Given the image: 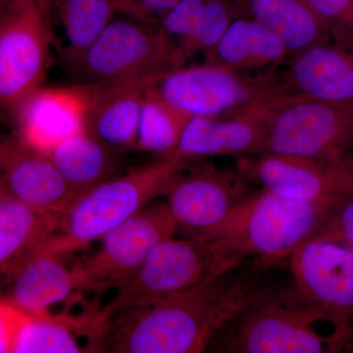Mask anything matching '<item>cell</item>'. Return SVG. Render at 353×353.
<instances>
[{
  "instance_id": "obj_1",
  "label": "cell",
  "mask_w": 353,
  "mask_h": 353,
  "mask_svg": "<svg viewBox=\"0 0 353 353\" xmlns=\"http://www.w3.org/2000/svg\"><path fill=\"white\" fill-rule=\"evenodd\" d=\"M276 265L248 259L180 292L109 317L97 350L115 353L208 352L221 330L274 285Z\"/></svg>"
},
{
  "instance_id": "obj_2",
  "label": "cell",
  "mask_w": 353,
  "mask_h": 353,
  "mask_svg": "<svg viewBox=\"0 0 353 353\" xmlns=\"http://www.w3.org/2000/svg\"><path fill=\"white\" fill-rule=\"evenodd\" d=\"M341 204L294 201L261 188L205 241H217L243 259L278 265L312 240Z\"/></svg>"
},
{
  "instance_id": "obj_3",
  "label": "cell",
  "mask_w": 353,
  "mask_h": 353,
  "mask_svg": "<svg viewBox=\"0 0 353 353\" xmlns=\"http://www.w3.org/2000/svg\"><path fill=\"white\" fill-rule=\"evenodd\" d=\"M189 162L176 155L159 157L83 192L61 216L59 230L43 248L64 254L85 250L163 196L173 176Z\"/></svg>"
},
{
  "instance_id": "obj_4",
  "label": "cell",
  "mask_w": 353,
  "mask_h": 353,
  "mask_svg": "<svg viewBox=\"0 0 353 353\" xmlns=\"http://www.w3.org/2000/svg\"><path fill=\"white\" fill-rule=\"evenodd\" d=\"M325 321L297 296L292 283L274 285L241 309L211 343L208 352L225 353L340 352L334 334L314 325Z\"/></svg>"
},
{
  "instance_id": "obj_5",
  "label": "cell",
  "mask_w": 353,
  "mask_h": 353,
  "mask_svg": "<svg viewBox=\"0 0 353 353\" xmlns=\"http://www.w3.org/2000/svg\"><path fill=\"white\" fill-rule=\"evenodd\" d=\"M241 257L215 241L176 239L160 241L137 275L116 290L110 303L99 310L102 324L125 309L180 294L216 277Z\"/></svg>"
},
{
  "instance_id": "obj_6",
  "label": "cell",
  "mask_w": 353,
  "mask_h": 353,
  "mask_svg": "<svg viewBox=\"0 0 353 353\" xmlns=\"http://www.w3.org/2000/svg\"><path fill=\"white\" fill-rule=\"evenodd\" d=\"M185 61L158 26L126 16L109 23L74 73L87 83L148 80L185 66Z\"/></svg>"
},
{
  "instance_id": "obj_7",
  "label": "cell",
  "mask_w": 353,
  "mask_h": 353,
  "mask_svg": "<svg viewBox=\"0 0 353 353\" xmlns=\"http://www.w3.org/2000/svg\"><path fill=\"white\" fill-rule=\"evenodd\" d=\"M150 88L189 118L228 115L290 92L272 71L250 76L206 62L171 70L157 79Z\"/></svg>"
},
{
  "instance_id": "obj_8",
  "label": "cell",
  "mask_w": 353,
  "mask_h": 353,
  "mask_svg": "<svg viewBox=\"0 0 353 353\" xmlns=\"http://www.w3.org/2000/svg\"><path fill=\"white\" fill-rule=\"evenodd\" d=\"M262 153L296 155L329 164L350 159L353 101L288 95L274 115Z\"/></svg>"
},
{
  "instance_id": "obj_9",
  "label": "cell",
  "mask_w": 353,
  "mask_h": 353,
  "mask_svg": "<svg viewBox=\"0 0 353 353\" xmlns=\"http://www.w3.org/2000/svg\"><path fill=\"white\" fill-rule=\"evenodd\" d=\"M288 261L297 296L333 325L341 352L353 350V248L310 241Z\"/></svg>"
},
{
  "instance_id": "obj_10",
  "label": "cell",
  "mask_w": 353,
  "mask_h": 353,
  "mask_svg": "<svg viewBox=\"0 0 353 353\" xmlns=\"http://www.w3.org/2000/svg\"><path fill=\"white\" fill-rule=\"evenodd\" d=\"M52 48L48 0H10L0 19V101L12 109L41 87Z\"/></svg>"
},
{
  "instance_id": "obj_11",
  "label": "cell",
  "mask_w": 353,
  "mask_h": 353,
  "mask_svg": "<svg viewBox=\"0 0 353 353\" xmlns=\"http://www.w3.org/2000/svg\"><path fill=\"white\" fill-rule=\"evenodd\" d=\"M178 234L166 202L148 204L101 239L92 256L75 262L81 292L99 296L128 284L160 241Z\"/></svg>"
},
{
  "instance_id": "obj_12",
  "label": "cell",
  "mask_w": 353,
  "mask_h": 353,
  "mask_svg": "<svg viewBox=\"0 0 353 353\" xmlns=\"http://www.w3.org/2000/svg\"><path fill=\"white\" fill-rule=\"evenodd\" d=\"M188 164L171 179L163 196L178 233L205 241L254 192V183L238 169L218 168L212 162Z\"/></svg>"
},
{
  "instance_id": "obj_13",
  "label": "cell",
  "mask_w": 353,
  "mask_h": 353,
  "mask_svg": "<svg viewBox=\"0 0 353 353\" xmlns=\"http://www.w3.org/2000/svg\"><path fill=\"white\" fill-rule=\"evenodd\" d=\"M236 169L254 185L287 199L343 203L353 196V157L339 164L282 153L238 157Z\"/></svg>"
},
{
  "instance_id": "obj_14",
  "label": "cell",
  "mask_w": 353,
  "mask_h": 353,
  "mask_svg": "<svg viewBox=\"0 0 353 353\" xmlns=\"http://www.w3.org/2000/svg\"><path fill=\"white\" fill-rule=\"evenodd\" d=\"M290 94L294 92L274 95L219 117L190 118L173 155L190 161L220 155L261 154L274 115Z\"/></svg>"
},
{
  "instance_id": "obj_15",
  "label": "cell",
  "mask_w": 353,
  "mask_h": 353,
  "mask_svg": "<svg viewBox=\"0 0 353 353\" xmlns=\"http://www.w3.org/2000/svg\"><path fill=\"white\" fill-rule=\"evenodd\" d=\"M85 83L69 88L39 87L12 109L16 134L26 145L46 153L87 131Z\"/></svg>"
},
{
  "instance_id": "obj_16",
  "label": "cell",
  "mask_w": 353,
  "mask_h": 353,
  "mask_svg": "<svg viewBox=\"0 0 353 353\" xmlns=\"http://www.w3.org/2000/svg\"><path fill=\"white\" fill-rule=\"evenodd\" d=\"M0 165L1 189L43 212L63 216L81 194L46 153L16 136L2 143Z\"/></svg>"
},
{
  "instance_id": "obj_17",
  "label": "cell",
  "mask_w": 353,
  "mask_h": 353,
  "mask_svg": "<svg viewBox=\"0 0 353 353\" xmlns=\"http://www.w3.org/2000/svg\"><path fill=\"white\" fill-rule=\"evenodd\" d=\"M97 315L30 314L6 301L0 307V352L78 353L88 352L79 336L97 338ZM95 347V345H94Z\"/></svg>"
},
{
  "instance_id": "obj_18",
  "label": "cell",
  "mask_w": 353,
  "mask_h": 353,
  "mask_svg": "<svg viewBox=\"0 0 353 353\" xmlns=\"http://www.w3.org/2000/svg\"><path fill=\"white\" fill-rule=\"evenodd\" d=\"M67 255L38 248L6 278L1 301L30 314H51V308L82 294L75 262L67 263Z\"/></svg>"
},
{
  "instance_id": "obj_19",
  "label": "cell",
  "mask_w": 353,
  "mask_h": 353,
  "mask_svg": "<svg viewBox=\"0 0 353 353\" xmlns=\"http://www.w3.org/2000/svg\"><path fill=\"white\" fill-rule=\"evenodd\" d=\"M155 80L85 83L87 131L114 152L138 150L141 109L146 90Z\"/></svg>"
},
{
  "instance_id": "obj_20",
  "label": "cell",
  "mask_w": 353,
  "mask_h": 353,
  "mask_svg": "<svg viewBox=\"0 0 353 353\" xmlns=\"http://www.w3.org/2000/svg\"><path fill=\"white\" fill-rule=\"evenodd\" d=\"M285 85L292 92L330 101H353V46L323 41L292 55Z\"/></svg>"
},
{
  "instance_id": "obj_21",
  "label": "cell",
  "mask_w": 353,
  "mask_h": 353,
  "mask_svg": "<svg viewBox=\"0 0 353 353\" xmlns=\"http://www.w3.org/2000/svg\"><path fill=\"white\" fill-rule=\"evenodd\" d=\"M52 48L75 72L85 52L115 18L111 0H48Z\"/></svg>"
},
{
  "instance_id": "obj_22",
  "label": "cell",
  "mask_w": 353,
  "mask_h": 353,
  "mask_svg": "<svg viewBox=\"0 0 353 353\" xmlns=\"http://www.w3.org/2000/svg\"><path fill=\"white\" fill-rule=\"evenodd\" d=\"M240 16L234 0H180L158 27L188 59L210 50Z\"/></svg>"
},
{
  "instance_id": "obj_23",
  "label": "cell",
  "mask_w": 353,
  "mask_h": 353,
  "mask_svg": "<svg viewBox=\"0 0 353 353\" xmlns=\"http://www.w3.org/2000/svg\"><path fill=\"white\" fill-rule=\"evenodd\" d=\"M290 55L283 39L246 16L234 19L217 43L204 53L206 63L238 72L271 71Z\"/></svg>"
},
{
  "instance_id": "obj_24",
  "label": "cell",
  "mask_w": 353,
  "mask_h": 353,
  "mask_svg": "<svg viewBox=\"0 0 353 353\" xmlns=\"http://www.w3.org/2000/svg\"><path fill=\"white\" fill-rule=\"evenodd\" d=\"M61 224V216L38 210L0 190V270L8 278L41 248Z\"/></svg>"
},
{
  "instance_id": "obj_25",
  "label": "cell",
  "mask_w": 353,
  "mask_h": 353,
  "mask_svg": "<svg viewBox=\"0 0 353 353\" xmlns=\"http://www.w3.org/2000/svg\"><path fill=\"white\" fill-rule=\"evenodd\" d=\"M243 16L259 21L283 39L290 54L331 41L322 21L304 0H234Z\"/></svg>"
},
{
  "instance_id": "obj_26",
  "label": "cell",
  "mask_w": 353,
  "mask_h": 353,
  "mask_svg": "<svg viewBox=\"0 0 353 353\" xmlns=\"http://www.w3.org/2000/svg\"><path fill=\"white\" fill-rule=\"evenodd\" d=\"M116 153L85 131L62 141L48 155L64 178L83 194L112 178Z\"/></svg>"
},
{
  "instance_id": "obj_27",
  "label": "cell",
  "mask_w": 353,
  "mask_h": 353,
  "mask_svg": "<svg viewBox=\"0 0 353 353\" xmlns=\"http://www.w3.org/2000/svg\"><path fill=\"white\" fill-rule=\"evenodd\" d=\"M190 118L148 88L138 131V150L158 157L173 155Z\"/></svg>"
},
{
  "instance_id": "obj_28",
  "label": "cell",
  "mask_w": 353,
  "mask_h": 353,
  "mask_svg": "<svg viewBox=\"0 0 353 353\" xmlns=\"http://www.w3.org/2000/svg\"><path fill=\"white\" fill-rule=\"evenodd\" d=\"M322 21L331 41L353 46V0H304Z\"/></svg>"
},
{
  "instance_id": "obj_29",
  "label": "cell",
  "mask_w": 353,
  "mask_h": 353,
  "mask_svg": "<svg viewBox=\"0 0 353 353\" xmlns=\"http://www.w3.org/2000/svg\"><path fill=\"white\" fill-rule=\"evenodd\" d=\"M311 241H327L353 248V196L341 204Z\"/></svg>"
},
{
  "instance_id": "obj_30",
  "label": "cell",
  "mask_w": 353,
  "mask_h": 353,
  "mask_svg": "<svg viewBox=\"0 0 353 353\" xmlns=\"http://www.w3.org/2000/svg\"><path fill=\"white\" fill-rule=\"evenodd\" d=\"M180 0H136L139 16L143 22L158 26L165 14Z\"/></svg>"
},
{
  "instance_id": "obj_31",
  "label": "cell",
  "mask_w": 353,
  "mask_h": 353,
  "mask_svg": "<svg viewBox=\"0 0 353 353\" xmlns=\"http://www.w3.org/2000/svg\"><path fill=\"white\" fill-rule=\"evenodd\" d=\"M111 1L117 8L118 12L141 21L136 0H111Z\"/></svg>"
}]
</instances>
